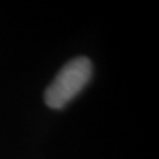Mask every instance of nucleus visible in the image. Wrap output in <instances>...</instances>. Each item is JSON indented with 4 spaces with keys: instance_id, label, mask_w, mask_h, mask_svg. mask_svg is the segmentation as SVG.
Here are the masks:
<instances>
[{
    "instance_id": "obj_1",
    "label": "nucleus",
    "mask_w": 159,
    "mask_h": 159,
    "mask_svg": "<svg viewBox=\"0 0 159 159\" xmlns=\"http://www.w3.org/2000/svg\"><path fill=\"white\" fill-rule=\"evenodd\" d=\"M91 75L92 63L89 58L78 57L70 60L46 89L44 94L46 105L54 110L66 106L83 91Z\"/></svg>"
}]
</instances>
